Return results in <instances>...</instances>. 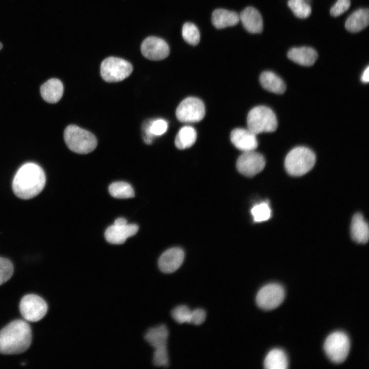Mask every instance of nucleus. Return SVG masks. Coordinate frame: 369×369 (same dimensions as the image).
I'll return each mask as SVG.
<instances>
[{"instance_id": "f257e3e1", "label": "nucleus", "mask_w": 369, "mask_h": 369, "mask_svg": "<svg viewBox=\"0 0 369 369\" xmlns=\"http://www.w3.org/2000/svg\"><path fill=\"white\" fill-rule=\"evenodd\" d=\"M46 176L38 165L29 162L23 165L15 174L12 188L14 194L23 199L32 198L44 189Z\"/></svg>"}, {"instance_id": "f03ea898", "label": "nucleus", "mask_w": 369, "mask_h": 369, "mask_svg": "<svg viewBox=\"0 0 369 369\" xmlns=\"http://www.w3.org/2000/svg\"><path fill=\"white\" fill-rule=\"evenodd\" d=\"M32 341L31 330L22 320H15L0 331V353L18 354L27 350Z\"/></svg>"}, {"instance_id": "7ed1b4c3", "label": "nucleus", "mask_w": 369, "mask_h": 369, "mask_svg": "<svg viewBox=\"0 0 369 369\" xmlns=\"http://www.w3.org/2000/svg\"><path fill=\"white\" fill-rule=\"evenodd\" d=\"M64 137L69 149L78 154L91 152L97 144L96 138L92 133L74 125L67 127Z\"/></svg>"}, {"instance_id": "20e7f679", "label": "nucleus", "mask_w": 369, "mask_h": 369, "mask_svg": "<svg viewBox=\"0 0 369 369\" xmlns=\"http://www.w3.org/2000/svg\"><path fill=\"white\" fill-rule=\"evenodd\" d=\"M315 161V155L311 150L304 147H298L287 154L284 166L290 175L299 176L310 171Z\"/></svg>"}, {"instance_id": "39448f33", "label": "nucleus", "mask_w": 369, "mask_h": 369, "mask_svg": "<svg viewBox=\"0 0 369 369\" xmlns=\"http://www.w3.org/2000/svg\"><path fill=\"white\" fill-rule=\"evenodd\" d=\"M248 129L256 135L272 132L277 128V120L274 112L269 107L259 106L253 108L247 116Z\"/></svg>"}, {"instance_id": "423d86ee", "label": "nucleus", "mask_w": 369, "mask_h": 369, "mask_svg": "<svg viewBox=\"0 0 369 369\" xmlns=\"http://www.w3.org/2000/svg\"><path fill=\"white\" fill-rule=\"evenodd\" d=\"M133 67L126 60L116 57H109L100 65L102 78L109 83L118 82L128 77L132 72Z\"/></svg>"}, {"instance_id": "0eeeda50", "label": "nucleus", "mask_w": 369, "mask_h": 369, "mask_svg": "<svg viewBox=\"0 0 369 369\" xmlns=\"http://www.w3.org/2000/svg\"><path fill=\"white\" fill-rule=\"evenodd\" d=\"M350 348V341L344 332L337 331L326 338L324 350L331 361L335 363L343 362L347 358Z\"/></svg>"}, {"instance_id": "6e6552de", "label": "nucleus", "mask_w": 369, "mask_h": 369, "mask_svg": "<svg viewBox=\"0 0 369 369\" xmlns=\"http://www.w3.org/2000/svg\"><path fill=\"white\" fill-rule=\"evenodd\" d=\"M205 115V107L200 99L189 97L184 99L176 110L177 119L182 122H196L201 120Z\"/></svg>"}, {"instance_id": "1a4fd4ad", "label": "nucleus", "mask_w": 369, "mask_h": 369, "mask_svg": "<svg viewBox=\"0 0 369 369\" xmlns=\"http://www.w3.org/2000/svg\"><path fill=\"white\" fill-rule=\"evenodd\" d=\"M19 310L22 315L27 321L36 322L45 317L48 311V305L39 296L28 294L21 299Z\"/></svg>"}, {"instance_id": "9d476101", "label": "nucleus", "mask_w": 369, "mask_h": 369, "mask_svg": "<svg viewBox=\"0 0 369 369\" xmlns=\"http://www.w3.org/2000/svg\"><path fill=\"white\" fill-rule=\"evenodd\" d=\"M285 292L278 283H269L258 291L256 302L258 306L264 310H271L278 307L283 301Z\"/></svg>"}, {"instance_id": "9b49d317", "label": "nucleus", "mask_w": 369, "mask_h": 369, "mask_svg": "<svg viewBox=\"0 0 369 369\" xmlns=\"http://www.w3.org/2000/svg\"><path fill=\"white\" fill-rule=\"evenodd\" d=\"M265 160L260 153L253 151L243 152L236 162L237 170L247 177H253L264 168Z\"/></svg>"}, {"instance_id": "f8f14e48", "label": "nucleus", "mask_w": 369, "mask_h": 369, "mask_svg": "<svg viewBox=\"0 0 369 369\" xmlns=\"http://www.w3.org/2000/svg\"><path fill=\"white\" fill-rule=\"evenodd\" d=\"M140 49L142 55L152 60L163 59L170 53L168 44L162 38L155 36H150L145 39Z\"/></svg>"}, {"instance_id": "ddd939ff", "label": "nucleus", "mask_w": 369, "mask_h": 369, "mask_svg": "<svg viewBox=\"0 0 369 369\" xmlns=\"http://www.w3.org/2000/svg\"><path fill=\"white\" fill-rule=\"evenodd\" d=\"M184 258L183 251L179 248H173L164 252L159 258V269L165 273L176 271L182 263Z\"/></svg>"}, {"instance_id": "4468645a", "label": "nucleus", "mask_w": 369, "mask_h": 369, "mask_svg": "<svg viewBox=\"0 0 369 369\" xmlns=\"http://www.w3.org/2000/svg\"><path fill=\"white\" fill-rule=\"evenodd\" d=\"M138 230V227L135 224L127 223L121 225L113 224L106 229L105 237L110 243L120 244L124 243L128 238L135 235Z\"/></svg>"}, {"instance_id": "2eb2a0df", "label": "nucleus", "mask_w": 369, "mask_h": 369, "mask_svg": "<svg viewBox=\"0 0 369 369\" xmlns=\"http://www.w3.org/2000/svg\"><path fill=\"white\" fill-rule=\"evenodd\" d=\"M256 134L248 129L236 128L231 133L232 143L238 149L243 151L255 150L258 146Z\"/></svg>"}, {"instance_id": "dca6fc26", "label": "nucleus", "mask_w": 369, "mask_h": 369, "mask_svg": "<svg viewBox=\"0 0 369 369\" xmlns=\"http://www.w3.org/2000/svg\"><path fill=\"white\" fill-rule=\"evenodd\" d=\"M239 20L243 27L251 33H259L263 30V19L259 12L255 8L248 7L240 14Z\"/></svg>"}, {"instance_id": "f3484780", "label": "nucleus", "mask_w": 369, "mask_h": 369, "mask_svg": "<svg viewBox=\"0 0 369 369\" xmlns=\"http://www.w3.org/2000/svg\"><path fill=\"white\" fill-rule=\"evenodd\" d=\"M289 59L304 66H312L318 58L317 52L308 47L291 48L288 53Z\"/></svg>"}, {"instance_id": "a211bd4d", "label": "nucleus", "mask_w": 369, "mask_h": 369, "mask_svg": "<svg viewBox=\"0 0 369 369\" xmlns=\"http://www.w3.org/2000/svg\"><path fill=\"white\" fill-rule=\"evenodd\" d=\"M64 87L61 81L57 78H51L43 84L40 89L43 98L47 102L54 104L61 98Z\"/></svg>"}, {"instance_id": "6ab92c4d", "label": "nucleus", "mask_w": 369, "mask_h": 369, "mask_svg": "<svg viewBox=\"0 0 369 369\" xmlns=\"http://www.w3.org/2000/svg\"><path fill=\"white\" fill-rule=\"evenodd\" d=\"M169 332L165 325L162 324L148 330L145 335V340L154 350L167 349Z\"/></svg>"}, {"instance_id": "aec40b11", "label": "nucleus", "mask_w": 369, "mask_h": 369, "mask_svg": "<svg viewBox=\"0 0 369 369\" xmlns=\"http://www.w3.org/2000/svg\"><path fill=\"white\" fill-rule=\"evenodd\" d=\"M351 235L352 239L357 243H366L368 240V225L360 213H356L352 218Z\"/></svg>"}, {"instance_id": "412c9836", "label": "nucleus", "mask_w": 369, "mask_h": 369, "mask_svg": "<svg viewBox=\"0 0 369 369\" xmlns=\"http://www.w3.org/2000/svg\"><path fill=\"white\" fill-rule=\"evenodd\" d=\"M239 21L236 12L222 8L215 10L212 15V23L217 29L235 26Z\"/></svg>"}, {"instance_id": "4be33fe9", "label": "nucleus", "mask_w": 369, "mask_h": 369, "mask_svg": "<svg viewBox=\"0 0 369 369\" xmlns=\"http://www.w3.org/2000/svg\"><path fill=\"white\" fill-rule=\"evenodd\" d=\"M368 23V9L361 8L354 12L347 18L345 23V27L348 31L356 33L365 29Z\"/></svg>"}, {"instance_id": "5701e85b", "label": "nucleus", "mask_w": 369, "mask_h": 369, "mask_svg": "<svg viewBox=\"0 0 369 369\" xmlns=\"http://www.w3.org/2000/svg\"><path fill=\"white\" fill-rule=\"evenodd\" d=\"M262 87L265 90L276 94H282L286 89L283 81L271 71L262 72L259 77Z\"/></svg>"}, {"instance_id": "b1692460", "label": "nucleus", "mask_w": 369, "mask_h": 369, "mask_svg": "<svg viewBox=\"0 0 369 369\" xmlns=\"http://www.w3.org/2000/svg\"><path fill=\"white\" fill-rule=\"evenodd\" d=\"M263 364L267 369H285L288 366V358L283 350L274 348L268 353Z\"/></svg>"}, {"instance_id": "393cba45", "label": "nucleus", "mask_w": 369, "mask_h": 369, "mask_svg": "<svg viewBox=\"0 0 369 369\" xmlns=\"http://www.w3.org/2000/svg\"><path fill=\"white\" fill-rule=\"evenodd\" d=\"M197 133L194 128L189 126L182 127L178 132L175 139L176 147L180 150L189 148L196 141Z\"/></svg>"}, {"instance_id": "a878e982", "label": "nucleus", "mask_w": 369, "mask_h": 369, "mask_svg": "<svg viewBox=\"0 0 369 369\" xmlns=\"http://www.w3.org/2000/svg\"><path fill=\"white\" fill-rule=\"evenodd\" d=\"M167 129L168 124L165 120L158 119L148 122L145 129V142L147 144H150L154 136L163 134Z\"/></svg>"}, {"instance_id": "bb28decb", "label": "nucleus", "mask_w": 369, "mask_h": 369, "mask_svg": "<svg viewBox=\"0 0 369 369\" xmlns=\"http://www.w3.org/2000/svg\"><path fill=\"white\" fill-rule=\"evenodd\" d=\"M111 195L117 198H129L135 195L132 187L124 181H118L111 183L109 187Z\"/></svg>"}, {"instance_id": "cd10ccee", "label": "nucleus", "mask_w": 369, "mask_h": 369, "mask_svg": "<svg viewBox=\"0 0 369 369\" xmlns=\"http://www.w3.org/2000/svg\"><path fill=\"white\" fill-rule=\"evenodd\" d=\"M288 5L294 15L299 18H306L311 13V7L306 0H289Z\"/></svg>"}, {"instance_id": "c85d7f7f", "label": "nucleus", "mask_w": 369, "mask_h": 369, "mask_svg": "<svg viewBox=\"0 0 369 369\" xmlns=\"http://www.w3.org/2000/svg\"><path fill=\"white\" fill-rule=\"evenodd\" d=\"M182 36L187 43L193 46L197 45L200 41L199 31L192 23L184 24L182 28Z\"/></svg>"}, {"instance_id": "c756f323", "label": "nucleus", "mask_w": 369, "mask_h": 369, "mask_svg": "<svg viewBox=\"0 0 369 369\" xmlns=\"http://www.w3.org/2000/svg\"><path fill=\"white\" fill-rule=\"evenodd\" d=\"M251 212L255 222H262L268 220L271 216V210L268 202L255 204Z\"/></svg>"}, {"instance_id": "7c9ffc66", "label": "nucleus", "mask_w": 369, "mask_h": 369, "mask_svg": "<svg viewBox=\"0 0 369 369\" xmlns=\"http://www.w3.org/2000/svg\"><path fill=\"white\" fill-rule=\"evenodd\" d=\"M192 311L186 305H179L172 311V316L179 323H189Z\"/></svg>"}, {"instance_id": "2f4dec72", "label": "nucleus", "mask_w": 369, "mask_h": 369, "mask_svg": "<svg viewBox=\"0 0 369 369\" xmlns=\"http://www.w3.org/2000/svg\"><path fill=\"white\" fill-rule=\"evenodd\" d=\"M13 273V266L8 259L0 257V285L7 281Z\"/></svg>"}, {"instance_id": "473e14b6", "label": "nucleus", "mask_w": 369, "mask_h": 369, "mask_svg": "<svg viewBox=\"0 0 369 369\" xmlns=\"http://www.w3.org/2000/svg\"><path fill=\"white\" fill-rule=\"evenodd\" d=\"M351 6V0H337L331 8L330 14L334 17L338 16L346 11Z\"/></svg>"}, {"instance_id": "72a5a7b5", "label": "nucleus", "mask_w": 369, "mask_h": 369, "mask_svg": "<svg viewBox=\"0 0 369 369\" xmlns=\"http://www.w3.org/2000/svg\"><path fill=\"white\" fill-rule=\"evenodd\" d=\"M206 312L201 309H197L192 311L189 323L200 325L205 320Z\"/></svg>"}, {"instance_id": "f704fd0d", "label": "nucleus", "mask_w": 369, "mask_h": 369, "mask_svg": "<svg viewBox=\"0 0 369 369\" xmlns=\"http://www.w3.org/2000/svg\"><path fill=\"white\" fill-rule=\"evenodd\" d=\"M361 80L362 82L367 83L369 81V67L367 66L364 70L361 76Z\"/></svg>"}, {"instance_id": "c9c22d12", "label": "nucleus", "mask_w": 369, "mask_h": 369, "mask_svg": "<svg viewBox=\"0 0 369 369\" xmlns=\"http://www.w3.org/2000/svg\"><path fill=\"white\" fill-rule=\"evenodd\" d=\"M127 223H128L126 219L124 218H118L115 220L114 224L121 225L126 224Z\"/></svg>"}, {"instance_id": "e433bc0d", "label": "nucleus", "mask_w": 369, "mask_h": 369, "mask_svg": "<svg viewBox=\"0 0 369 369\" xmlns=\"http://www.w3.org/2000/svg\"><path fill=\"white\" fill-rule=\"evenodd\" d=\"M2 47H3V45H2V43H0V50L2 49Z\"/></svg>"}]
</instances>
